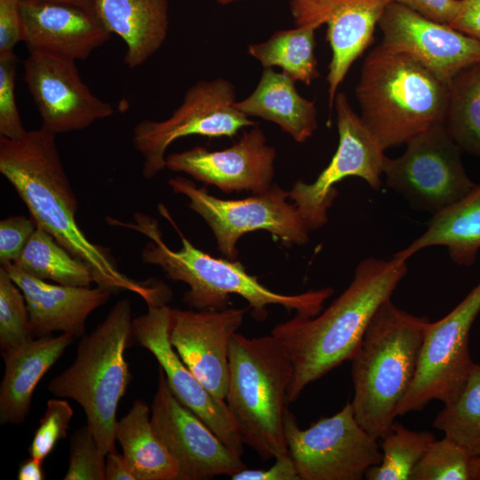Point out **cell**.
Masks as SVG:
<instances>
[{"label":"cell","mask_w":480,"mask_h":480,"mask_svg":"<svg viewBox=\"0 0 480 480\" xmlns=\"http://www.w3.org/2000/svg\"><path fill=\"white\" fill-rule=\"evenodd\" d=\"M0 172L37 227L85 262L98 286L112 292H133L148 306L170 300L172 293L167 285L128 276L118 268L109 248L92 243L80 228L76 220L77 198L61 161L56 134L41 126L27 131L19 139L0 136Z\"/></svg>","instance_id":"obj_1"},{"label":"cell","mask_w":480,"mask_h":480,"mask_svg":"<svg viewBox=\"0 0 480 480\" xmlns=\"http://www.w3.org/2000/svg\"><path fill=\"white\" fill-rule=\"evenodd\" d=\"M406 260L367 258L356 268L343 292L313 317L296 315L271 331L293 364L289 403L307 386L345 361H351L380 306L391 298L407 274Z\"/></svg>","instance_id":"obj_2"},{"label":"cell","mask_w":480,"mask_h":480,"mask_svg":"<svg viewBox=\"0 0 480 480\" xmlns=\"http://www.w3.org/2000/svg\"><path fill=\"white\" fill-rule=\"evenodd\" d=\"M160 213L176 229L181 247L173 251L164 243L158 221L140 212L133 214L132 221L107 217L110 226L132 229L146 236L148 241L141 250L144 263L159 267L168 279L182 282L188 286L182 301L195 310H221L228 308L230 295L244 298L252 316L258 321L268 316L267 307L279 305L297 315L313 317L318 315L324 304L334 292L331 287L310 290L299 294H282L260 284L256 276L249 275L238 260L220 259L196 248L182 234L168 211L158 204Z\"/></svg>","instance_id":"obj_3"},{"label":"cell","mask_w":480,"mask_h":480,"mask_svg":"<svg viewBox=\"0 0 480 480\" xmlns=\"http://www.w3.org/2000/svg\"><path fill=\"white\" fill-rule=\"evenodd\" d=\"M427 316L410 314L389 300L372 317L351 359L354 414L373 437L384 436L414 379Z\"/></svg>","instance_id":"obj_4"},{"label":"cell","mask_w":480,"mask_h":480,"mask_svg":"<svg viewBox=\"0 0 480 480\" xmlns=\"http://www.w3.org/2000/svg\"><path fill=\"white\" fill-rule=\"evenodd\" d=\"M356 95L361 119L385 150L443 123L449 85L412 56L380 44L364 59Z\"/></svg>","instance_id":"obj_5"},{"label":"cell","mask_w":480,"mask_h":480,"mask_svg":"<svg viewBox=\"0 0 480 480\" xmlns=\"http://www.w3.org/2000/svg\"><path fill=\"white\" fill-rule=\"evenodd\" d=\"M225 401L244 444L268 460L288 453L284 417L293 364L271 333L248 338L236 332L229 343Z\"/></svg>","instance_id":"obj_6"},{"label":"cell","mask_w":480,"mask_h":480,"mask_svg":"<svg viewBox=\"0 0 480 480\" xmlns=\"http://www.w3.org/2000/svg\"><path fill=\"white\" fill-rule=\"evenodd\" d=\"M128 299L117 301L106 318L80 340L70 366L55 376L47 389L55 397L77 402L102 453L116 449V411L132 374L124 358L132 327Z\"/></svg>","instance_id":"obj_7"},{"label":"cell","mask_w":480,"mask_h":480,"mask_svg":"<svg viewBox=\"0 0 480 480\" xmlns=\"http://www.w3.org/2000/svg\"><path fill=\"white\" fill-rule=\"evenodd\" d=\"M236 96L234 84L225 78L200 80L187 90L168 118L139 122L132 142L142 156L143 177L153 179L165 168L166 150L180 138L233 137L244 127L256 126L257 122L236 108Z\"/></svg>","instance_id":"obj_8"},{"label":"cell","mask_w":480,"mask_h":480,"mask_svg":"<svg viewBox=\"0 0 480 480\" xmlns=\"http://www.w3.org/2000/svg\"><path fill=\"white\" fill-rule=\"evenodd\" d=\"M284 432L300 480H361L381 461L379 440L358 423L351 402L306 429L287 409Z\"/></svg>","instance_id":"obj_9"},{"label":"cell","mask_w":480,"mask_h":480,"mask_svg":"<svg viewBox=\"0 0 480 480\" xmlns=\"http://www.w3.org/2000/svg\"><path fill=\"white\" fill-rule=\"evenodd\" d=\"M168 185L188 199V207L207 223L218 250L228 260L237 257L238 239L254 230H267L285 245L308 241V228L295 205L287 202L289 191L277 185L238 200L220 199L184 177L171 178Z\"/></svg>","instance_id":"obj_10"},{"label":"cell","mask_w":480,"mask_h":480,"mask_svg":"<svg viewBox=\"0 0 480 480\" xmlns=\"http://www.w3.org/2000/svg\"><path fill=\"white\" fill-rule=\"evenodd\" d=\"M479 313L480 282L445 316L428 323L416 373L397 416L420 412L433 400L449 404L461 393L475 364L468 341Z\"/></svg>","instance_id":"obj_11"},{"label":"cell","mask_w":480,"mask_h":480,"mask_svg":"<svg viewBox=\"0 0 480 480\" xmlns=\"http://www.w3.org/2000/svg\"><path fill=\"white\" fill-rule=\"evenodd\" d=\"M405 152L386 157V184L411 205L433 215L467 195L476 185L461 162V149L443 123H436L412 138Z\"/></svg>","instance_id":"obj_12"},{"label":"cell","mask_w":480,"mask_h":480,"mask_svg":"<svg viewBox=\"0 0 480 480\" xmlns=\"http://www.w3.org/2000/svg\"><path fill=\"white\" fill-rule=\"evenodd\" d=\"M339 144L329 164L312 183L298 180L289 191V199L308 230L328 221V210L338 194L335 184L348 177H358L375 191L381 186L380 176L386 159L384 149L351 108L343 92L334 100Z\"/></svg>","instance_id":"obj_13"},{"label":"cell","mask_w":480,"mask_h":480,"mask_svg":"<svg viewBox=\"0 0 480 480\" xmlns=\"http://www.w3.org/2000/svg\"><path fill=\"white\" fill-rule=\"evenodd\" d=\"M153 430L179 466L178 480L232 476L247 466L172 393L162 368L151 404Z\"/></svg>","instance_id":"obj_14"},{"label":"cell","mask_w":480,"mask_h":480,"mask_svg":"<svg viewBox=\"0 0 480 480\" xmlns=\"http://www.w3.org/2000/svg\"><path fill=\"white\" fill-rule=\"evenodd\" d=\"M24 81L42 118V127L59 134L84 130L113 116L114 108L83 82L76 61L29 52Z\"/></svg>","instance_id":"obj_15"},{"label":"cell","mask_w":480,"mask_h":480,"mask_svg":"<svg viewBox=\"0 0 480 480\" xmlns=\"http://www.w3.org/2000/svg\"><path fill=\"white\" fill-rule=\"evenodd\" d=\"M171 309L166 304L148 306L146 313L132 320V337L156 357L174 396L230 450L242 456L244 443L226 401L213 396L201 384L169 340Z\"/></svg>","instance_id":"obj_16"},{"label":"cell","mask_w":480,"mask_h":480,"mask_svg":"<svg viewBox=\"0 0 480 480\" xmlns=\"http://www.w3.org/2000/svg\"><path fill=\"white\" fill-rule=\"evenodd\" d=\"M385 47L404 52L449 84L462 68L480 61V41L449 25L391 2L378 23Z\"/></svg>","instance_id":"obj_17"},{"label":"cell","mask_w":480,"mask_h":480,"mask_svg":"<svg viewBox=\"0 0 480 480\" xmlns=\"http://www.w3.org/2000/svg\"><path fill=\"white\" fill-rule=\"evenodd\" d=\"M393 0H290L296 26L327 25L332 59L326 77L332 112L338 88L353 62L373 41L375 26Z\"/></svg>","instance_id":"obj_18"},{"label":"cell","mask_w":480,"mask_h":480,"mask_svg":"<svg viewBox=\"0 0 480 480\" xmlns=\"http://www.w3.org/2000/svg\"><path fill=\"white\" fill-rule=\"evenodd\" d=\"M248 308L171 309L169 340L172 348L201 384L221 400L228 388L229 343Z\"/></svg>","instance_id":"obj_19"},{"label":"cell","mask_w":480,"mask_h":480,"mask_svg":"<svg viewBox=\"0 0 480 480\" xmlns=\"http://www.w3.org/2000/svg\"><path fill=\"white\" fill-rule=\"evenodd\" d=\"M276 156L275 148L267 144L263 131L256 125L222 150L210 151L196 146L166 155L165 168L188 174L225 193L259 194L272 186Z\"/></svg>","instance_id":"obj_20"},{"label":"cell","mask_w":480,"mask_h":480,"mask_svg":"<svg viewBox=\"0 0 480 480\" xmlns=\"http://www.w3.org/2000/svg\"><path fill=\"white\" fill-rule=\"evenodd\" d=\"M22 42L29 52L85 60L111 37L92 9L56 0H21Z\"/></svg>","instance_id":"obj_21"},{"label":"cell","mask_w":480,"mask_h":480,"mask_svg":"<svg viewBox=\"0 0 480 480\" xmlns=\"http://www.w3.org/2000/svg\"><path fill=\"white\" fill-rule=\"evenodd\" d=\"M1 268L23 292L33 336H47L54 332L84 336L87 317L104 305L112 293L98 285L91 288L50 284L23 272L12 263Z\"/></svg>","instance_id":"obj_22"},{"label":"cell","mask_w":480,"mask_h":480,"mask_svg":"<svg viewBox=\"0 0 480 480\" xmlns=\"http://www.w3.org/2000/svg\"><path fill=\"white\" fill-rule=\"evenodd\" d=\"M74 338L61 333L30 339L2 355L4 372L0 385L1 424L18 425L25 420L36 387Z\"/></svg>","instance_id":"obj_23"},{"label":"cell","mask_w":480,"mask_h":480,"mask_svg":"<svg viewBox=\"0 0 480 480\" xmlns=\"http://www.w3.org/2000/svg\"><path fill=\"white\" fill-rule=\"evenodd\" d=\"M92 9L125 44L124 62L130 68L145 63L167 37L168 0H92Z\"/></svg>","instance_id":"obj_24"},{"label":"cell","mask_w":480,"mask_h":480,"mask_svg":"<svg viewBox=\"0 0 480 480\" xmlns=\"http://www.w3.org/2000/svg\"><path fill=\"white\" fill-rule=\"evenodd\" d=\"M235 106L249 117L276 124L300 143L308 140L317 128L315 102L298 92L293 79L273 68H264L255 90Z\"/></svg>","instance_id":"obj_25"},{"label":"cell","mask_w":480,"mask_h":480,"mask_svg":"<svg viewBox=\"0 0 480 480\" xmlns=\"http://www.w3.org/2000/svg\"><path fill=\"white\" fill-rule=\"evenodd\" d=\"M443 245L451 260L470 266L480 249V185L434 214L426 231L393 256L406 260L421 249Z\"/></svg>","instance_id":"obj_26"},{"label":"cell","mask_w":480,"mask_h":480,"mask_svg":"<svg viewBox=\"0 0 480 480\" xmlns=\"http://www.w3.org/2000/svg\"><path fill=\"white\" fill-rule=\"evenodd\" d=\"M150 416L148 405L135 400L117 420L116 440L136 480H178V463L156 436Z\"/></svg>","instance_id":"obj_27"},{"label":"cell","mask_w":480,"mask_h":480,"mask_svg":"<svg viewBox=\"0 0 480 480\" xmlns=\"http://www.w3.org/2000/svg\"><path fill=\"white\" fill-rule=\"evenodd\" d=\"M12 264L34 277L59 284L90 286L94 282L89 266L40 227Z\"/></svg>","instance_id":"obj_28"},{"label":"cell","mask_w":480,"mask_h":480,"mask_svg":"<svg viewBox=\"0 0 480 480\" xmlns=\"http://www.w3.org/2000/svg\"><path fill=\"white\" fill-rule=\"evenodd\" d=\"M316 29L314 26H296L276 31L268 40L249 44L248 54L264 68L279 67L295 82L309 85L320 76L315 57Z\"/></svg>","instance_id":"obj_29"},{"label":"cell","mask_w":480,"mask_h":480,"mask_svg":"<svg viewBox=\"0 0 480 480\" xmlns=\"http://www.w3.org/2000/svg\"><path fill=\"white\" fill-rule=\"evenodd\" d=\"M443 124L461 151L480 156V61L460 70L449 84Z\"/></svg>","instance_id":"obj_30"},{"label":"cell","mask_w":480,"mask_h":480,"mask_svg":"<svg viewBox=\"0 0 480 480\" xmlns=\"http://www.w3.org/2000/svg\"><path fill=\"white\" fill-rule=\"evenodd\" d=\"M435 440L430 431L411 430L395 421L379 438L382 455L380 463L371 467L364 479L410 480L415 466Z\"/></svg>","instance_id":"obj_31"},{"label":"cell","mask_w":480,"mask_h":480,"mask_svg":"<svg viewBox=\"0 0 480 480\" xmlns=\"http://www.w3.org/2000/svg\"><path fill=\"white\" fill-rule=\"evenodd\" d=\"M444 405L433 427L472 456L480 457V364H473L461 393Z\"/></svg>","instance_id":"obj_32"},{"label":"cell","mask_w":480,"mask_h":480,"mask_svg":"<svg viewBox=\"0 0 480 480\" xmlns=\"http://www.w3.org/2000/svg\"><path fill=\"white\" fill-rule=\"evenodd\" d=\"M475 458L446 436L436 439L415 466L410 480H474Z\"/></svg>","instance_id":"obj_33"},{"label":"cell","mask_w":480,"mask_h":480,"mask_svg":"<svg viewBox=\"0 0 480 480\" xmlns=\"http://www.w3.org/2000/svg\"><path fill=\"white\" fill-rule=\"evenodd\" d=\"M23 292L0 267V351L1 355L33 339Z\"/></svg>","instance_id":"obj_34"},{"label":"cell","mask_w":480,"mask_h":480,"mask_svg":"<svg viewBox=\"0 0 480 480\" xmlns=\"http://www.w3.org/2000/svg\"><path fill=\"white\" fill-rule=\"evenodd\" d=\"M106 455L100 451L87 425L70 438L68 467L64 480H106Z\"/></svg>","instance_id":"obj_35"},{"label":"cell","mask_w":480,"mask_h":480,"mask_svg":"<svg viewBox=\"0 0 480 480\" xmlns=\"http://www.w3.org/2000/svg\"><path fill=\"white\" fill-rule=\"evenodd\" d=\"M72 416L73 410L66 400H48L28 449L30 456L43 462L57 442L67 436Z\"/></svg>","instance_id":"obj_36"},{"label":"cell","mask_w":480,"mask_h":480,"mask_svg":"<svg viewBox=\"0 0 480 480\" xmlns=\"http://www.w3.org/2000/svg\"><path fill=\"white\" fill-rule=\"evenodd\" d=\"M18 58L14 52L0 55V136L19 139L26 133L15 99Z\"/></svg>","instance_id":"obj_37"},{"label":"cell","mask_w":480,"mask_h":480,"mask_svg":"<svg viewBox=\"0 0 480 480\" xmlns=\"http://www.w3.org/2000/svg\"><path fill=\"white\" fill-rule=\"evenodd\" d=\"M37 228L30 217L11 216L0 221V263H12Z\"/></svg>","instance_id":"obj_38"},{"label":"cell","mask_w":480,"mask_h":480,"mask_svg":"<svg viewBox=\"0 0 480 480\" xmlns=\"http://www.w3.org/2000/svg\"><path fill=\"white\" fill-rule=\"evenodd\" d=\"M21 0H0V55L13 52L22 41Z\"/></svg>","instance_id":"obj_39"},{"label":"cell","mask_w":480,"mask_h":480,"mask_svg":"<svg viewBox=\"0 0 480 480\" xmlns=\"http://www.w3.org/2000/svg\"><path fill=\"white\" fill-rule=\"evenodd\" d=\"M268 468H244L232 476V480H300L295 465L289 453L275 458Z\"/></svg>","instance_id":"obj_40"},{"label":"cell","mask_w":480,"mask_h":480,"mask_svg":"<svg viewBox=\"0 0 480 480\" xmlns=\"http://www.w3.org/2000/svg\"><path fill=\"white\" fill-rule=\"evenodd\" d=\"M439 23L450 25L459 0H393Z\"/></svg>","instance_id":"obj_41"},{"label":"cell","mask_w":480,"mask_h":480,"mask_svg":"<svg viewBox=\"0 0 480 480\" xmlns=\"http://www.w3.org/2000/svg\"><path fill=\"white\" fill-rule=\"evenodd\" d=\"M449 26L480 41V0H459Z\"/></svg>","instance_id":"obj_42"},{"label":"cell","mask_w":480,"mask_h":480,"mask_svg":"<svg viewBox=\"0 0 480 480\" xmlns=\"http://www.w3.org/2000/svg\"><path fill=\"white\" fill-rule=\"evenodd\" d=\"M106 480H136L124 454L116 450L106 455Z\"/></svg>","instance_id":"obj_43"},{"label":"cell","mask_w":480,"mask_h":480,"mask_svg":"<svg viewBox=\"0 0 480 480\" xmlns=\"http://www.w3.org/2000/svg\"><path fill=\"white\" fill-rule=\"evenodd\" d=\"M42 461L33 458L24 460L18 470V480H42L44 479V472L42 468Z\"/></svg>","instance_id":"obj_44"},{"label":"cell","mask_w":480,"mask_h":480,"mask_svg":"<svg viewBox=\"0 0 480 480\" xmlns=\"http://www.w3.org/2000/svg\"><path fill=\"white\" fill-rule=\"evenodd\" d=\"M56 1L71 3L79 6L92 9V0H56Z\"/></svg>","instance_id":"obj_45"},{"label":"cell","mask_w":480,"mask_h":480,"mask_svg":"<svg viewBox=\"0 0 480 480\" xmlns=\"http://www.w3.org/2000/svg\"><path fill=\"white\" fill-rule=\"evenodd\" d=\"M474 480H480V457L475 458Z\"/></svg>","instance_id":"obj_46"},{"label":"cell","mask_w":480,"mask_h":480,"mask_svg":"<svg viewBox=\"0 0 480 480\" xmlns=\"http://www.w3.org/2000/svg\"><path fill=\"white\" fill-rule=\"evenodd\" d=\"M216 1L220 4H228L230 3H234V2L238 1V0H216Z\"/></svg>","instance_id":"obj_47"}]
</instances>
